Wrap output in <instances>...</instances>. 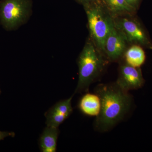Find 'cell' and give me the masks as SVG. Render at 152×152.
<instances>
[{"mask_svg": "<svg viewBox=\"0 0 152 152\" xmlns=\"http://www.w3.org/2000/svg\"><path fill=\"white\" fill-rule=\"evenodd\" d=\"M32 0H0V24L7 31L26 24L33 13Z\"/></svg>", "mask_w": 152, "mask_h": 152, "instance_id": "obj_4", "label": "cell"}, {"mask_svg": "<svg viewBox=\"0 0 152 152\" xmlns=\"http://www.w3.org/2000/svg\"><path fill=\"white\" fill-rule=\"evenodd\" d=\"M1 89H0V94H1Z\"/></svg>", "mask_w": 152, "mask_h": 152, "instance_id": "obj_16", "label": "cell"}, {"mask_svg": "<svg viewBox=\"0 0 152 152\" xmlns=\"http://www.w3.org/2000/svg\"><path fill=\"white\" fill-rule=\"evenodd\" d=\"M126 42L124 37L114 25L106 39L104 53L110 61L118 59L124 53Z\"/></svg>", "mask_w": 152, "mask_h": 152, "instance_id": "obj_7", "label": "cell"}, {"mask_svg": "<svg viewBox=\"0 0 152 152\" xmlns=\"http://www.w3.org/2000/svg\"><path fill=\"white\" fill-rule=\"evenodd\" d=\"M83 6L91 40L104 53L106 39L114 25L113 18L102 3L94 1Z\"/></svg>", "mask_w": 152, "mask_h": 152, "instance_id": "obj_3", "label": "cell"}, {"mask_svg": "<svg viewBox=\"0 0 152 152\" xmlns=\"http://www.w3.org/2000/svg\"><path fill=\"white\" fill-rule=\"evenodd\" d=\"M126 2L133 8L137 11L140 7L142 0H125Z\"/></svg>", "mask_w": 152, "mask_h": 152, "instance_id": "obj_13", "label": "cell"}, {"mask_svg": "<svg viewBox=\"0 0 152 152\" xmlns=\"http://www.w3.org/2000/svg\"><path fill=\"white\" fill-rule=\"evenodd\" d=\"M113 18L115 27L122 34L127 42L152 49V42L142 24L132 16Z\"/></svg>", "mask_w": 152, "mask_h": 152, "instance_id": "obj_5", "label": "cell"}, {"mask_svg": "<svg viewBox=\"0 0 152 152\" xmlns=\"http://www.w3.org/2000/svg\"><path fill=\"white\" fill-rule=\"evenodd\" d=\"M15 135V134L13 132H2L0 131V141L3 140L7 137H14Z\"/></svg>", "mask_w": 152, "mask_h": 152, "instance_id": "obj_14", "label": "cell"}, {"mask_svg": "<svg viewBox=\"0 0 152 152\" xmlns=\"http://www.w3.org/2000/svg\"><path fill=\"white\" fill-rule=\"evenodd\" d=\"M73 96L61 101L52 107L45 114L48 126L58 128L73 111L72 100Z\"/></svg>", "mask_w": 152, "mask_h": 152, "instance_id": "obj_8", "label": "cell"}, {"mask_svg": "<svg viewBox=\"0 0 152 152\" xmlns=\"http://www.w3.org/2000/svg\"><path fill=\"white\" fill-rule=\"evenodd\" d=\"M141 69L126 63L121 66L116 84L126 91L142 88L145 83Z\"/></svg>", "mask_w": 152, "mask_h": 152, "instance_id": "obj_6", "label": "cell"}, {"mask_svg": "<svg viewBox=\"0 0 152 152\" xmlns=\"http://www.w3.org/2000/svg\"><path fill=\"white\" fill-rule=\"evenodd\" d=\"M101 1L113 18L132 16L137 11L125 0H101Z\"/></svg>", "mask_w": 152, "mask_h": 152, "instance_id": "obj_9", "label": "cell"}, {"mask_svg": "<svg viewBox=\"0 0 152 152\" xmlns=\"http://www.w3.org/2000/svg\"><path fill=\"white\" fill-rule=\"evenodd\" d=\"M106 61L102 52L88 40L78 58L79 79L75 93L87 92L104 69Z\"/></svg>", "mask_w": 152, "mask_h": 152, "instance_id": "obj_2", "label": "cell"}, {"mask_svg": "<svg viewBox=\"0 0 152 152\" xmlns=\"http://www.w3.org/2000/svg\"><path fill=\"white\" fill-rule=\"evenodd\" d=\"M75 1L80 4H82L83 5H84L86 4L93 2L95 0H75Z\"/></svg>", "mask_w": 152, "mask_h": 152, "instance_id": "obj_15", "label": "cell"}, {"mask_svg": "<svg viewBox=\"0 0 152 152\" xmlns=\"http://www.w3.org/2000/svg\"><path fill=\"white\" fill-rule=\"evenodd\" d=\"M125 57L126 63L135 67H140L146 60L145 53L142 47L136 45L126 51Z\"/></svg>", "mask_w": 152, "mask_h": 152, "instance_id": "obj_12", "label": "cell"}, {"mask_svg": "<svg viewBox=\"0 0 152 152\" xmlns=\"http://www.w3.org/2000/svg\"><path fill=\"white\" fill-rule=\"evenodd\" d=\"M96 93L100 99L101 108L95 126L98 130L106 132L124 118L130 108L132 99L128 92L122 89L116 83L99 85Z\"/></svg>", "mask_w": 152, "mask_h": 152, "instance_id": "obj_1", "label": "cell"}, {"mask_svg": "<svg viewBox=\"0 0 152 152\" xmlns=\"http://www.w3.org/2000/svg\"><path fill=\"white\" fill-rule=\"evenodd\" d=\"M79 108L85 115L97 117L101 111L100 99L96 94L87 93L81 99Z\"/></svg>", "mask_w": 152, "mask_h": 152, "instance_id": "obj_10", "label": "cell"}, {"mask_svg": "<svg viewBox=\"0 0 152 152\" xmlns=\"http://www.w3.org/2000/svg\"><path fill=\"white\" fill-rule=\"evenodd\" d=\"M59 131L58 128L48 126L45 129L40 139V147L43 152H56Z\"/></svg>", "mask_w": 152, "mask_h": 152, "instance_id": "obj_11", "label": "cell"}]
</instances>
